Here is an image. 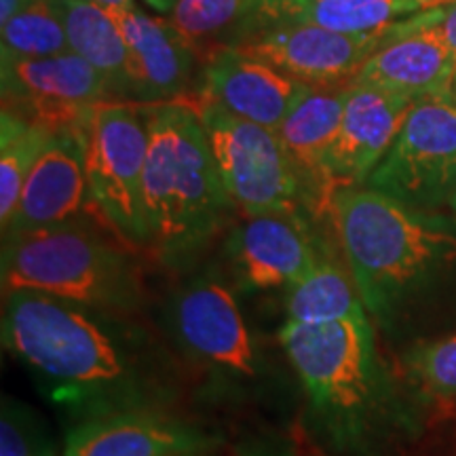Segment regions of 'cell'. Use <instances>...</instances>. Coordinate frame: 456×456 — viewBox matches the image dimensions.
Masks as SVG:
<instances>
[{
  "instance_id": "obj_10",
  "label": "cell",
  "mask_w": 456,
  "mask_h": 456,
  "mask_svg": "<svg viewBox=\"0 0 456 456\" xmlns=\"http://www.w3.org/2000/svg\"><path fill=\"white\" fill-rule=\"evenodd\" d=\"M0 70L3 106L53 131L78 129L91 108L110 95L102 74L70 51L49 57L3 55Z\"/></svg>"
},
{
  "instance_id": "obj_2",
  "label": "cell",
  "mask_w": 456,
  "mask_h": 456,
  "mask_svg": "<svg viewBox=\"0 0 456 456\" xmlns=\"http://www.w3.org/2000/svg\"><path fill=\"white\" fill-rule=\"evenodd\" d=\"M330 216L363 306L379 322H391L403 302L456 265L450 222L370 186L336 191Z\"/></svg>"
},
{
  "instance_id": "obj_20",
  "label": "cell",
  "mask_w": 456,
  "mask_h": 456,
  "mask_svg": "<svg viewBox=\"0 0 456 456\" xmlns=\"http://www.w3.org/2000/svg\"><path fill=\"white\" fill-rule=\"evenodd\" d=\"M420 13L412 0H294L254 9L232 43L273 26H317L342 34H372Z\"/></svg>"
},
{
  "instance_id": "obj_32",
  "label": "cell",
  "mask_w": 456,
  "mask_h": 456,
  "mask_svg": "<svg viewBox=\"0 0 456 456\" xmlns=\"http://www.w3.org/2000/svg\"><path fill=\"white\" fill-rule=\"evenodd\" d=\"M148 7H152L159 13H171V9L180 3V0H144Z\"/></svg>"
},
{
  "instance_id": "obj_25",
  "label": "cell",
  "mask_w": 456,
  "mask_h": 456,
  "mask_svg": "<svg viewBox=\"0 0 456 456\" xmlns=\"http://www.w3.org/2000/svg\"><path fill=\"white\" fill-rule=\"evenodd\" d=\"M256 0H180L169 21L192 47L235 32L252 13Z\"/></svg>"
},
{
  "instance_id": "obj_24",
  "label": "cell",
  "mask_w": 456,
  "mask_h": 456,
  "mask_svg": "<svg viewBox=\"0 0 456 456\" xmlns=\"http://www.w3.org/2000/svg\"><path fill=\"white\" fill-rule=\"evenodd\" d=\"M3 28V51L9 57H49L68 53L64 20L55 0H34Z\"/></svg>"
},
{
  "instance_id": "obj_33",
  "label": "cell",
  "mask_w": 456,
  "mask_h": 456,
  "mask_svg": "<svg viewBox=\"0 0 456 456\" xmlns=\"http://www.w3.org/2000/svg\"><path fill=\"white\" fill-rule=\"evenodd\" d=\"M277 3H294V0H256L254 9L266 7V4H277ZM254 9H252V11H254ZM243 21H245V20H243Z\"/></svg>"
},
{
  "instance_id": "obj_12",
  "label": "cell",
  "mask_w": 456,
  "mask_h": 456,
  "mask_svg": "<svg viewBox=\"0 0 456 456\" xmlns=\"http://www.w3.org/2000/svg\"><path fill=\"white\" fill-rule=\"evenodd\" d=\"M305 214L248 216L226 239V258L243 292L289 289L323 249Z\"/></svg>"
},
{
  "instance_id": "obj_30",
  "label": "cell",
  "mask_w": 456,
  "mask_h": 456,
  "mask_svg": "<svg viewBox=\"0 0 456 456\" xmlns=\"http://www.w3.org/2000/svg\"><path fill=\"white\" fill-rule=\"evenodd\" d=\"M419 11H436V9H448L456 4V0H412Z\"/></svg>"
},
{
  "instance_id": "obj_5",
  "label": "cell",
  "mask_w": 456,
  "mask_h": 456,
  "mask_svg": "<svg viewBox=\"0 0 456 456\" xmlns=\"http://www.w3.org/2000/svg\"><path fill=\"white\" fill-rule=\"evenodd\" d=\"M279 340L330 436L359 442L389 389L370 319L319 326L285 322Z\"/></svg>"
},
{
  "instance_id": "obj_13",
  "label": "cell",
  "mask_w": 456,
  "mask_h": 456,
  "mask_svg": "<svg viewBox=\"0 0 456 456\" xmlns=\"http://www.w3.org/2000/svg\"><path fill=\"white\" fill-rule=\"evenodd\" d=\"M444 9L397 21L351 85H366L420 100L452 94L454 55L442 30Z\"/></svg>"
},
{
  "instance_id": "obj_22",
  "label": "cell",
  "mask_w": 456,
  "mask_h": 456,
  "mask_svg": "<svg viewBox=\"0 0 456 456\" xmlns=\"http://www.w3.org/2000/svg\"><path fill=\"white\" fill-rule=\"evenodd\" d=\"M285 309L288 322L306 326L368 317L351 273L342 269L328 243L323 245L315 266L288 289Z\"/></svg>"
},
{
  "instance_id": "obj_31",
  "label": "cell",
  "mask_w": 456,
  "mask_h": 456,
  "mask_svg": "<svg viewBox=\"0 0 456 456\" xmlns=\"http://www.w3.org/2000/svg\"><path fill=\"white\" fill-rule=\"evenodd\" d=\"M91 3H95L98 7L106 11H118V9L129 7V4H134L135 0H91Z\"/></svg>"
},
{
  "instance_id": "obj_19",
  "label": "cell",
  "mask_w": 456,
  "mask_h": 456,
  "mask_svg": "<svg viewBox=\"0 0 456 456\" xmlns=\"http://www.w3.org/2000/svg\"><path fill=\"white\" fill-rule=\"evenodd\" d=\"M346 89L306 85L277 129L285 155L305 186L311 216L332 209L336 188L330 180L328 159L340 127Z\"/></svg>"
},
{
  "instance_id": "obj_17",
  "label": "cell",
  "mask_w": 456,
  "mask_h": 456,
  "mask_svg": "<svg viewBox=\"0 0 456 456\" xmlns=\"http://www.w3.org/2000/svg\"><path fill=\"white\" fill-rule=\"evenodd\" d=\"M127 49V98L167 104L178 98L195 68V47L169 17L148 15L138 4L110 11Z\"/></svg>"
},
{
  "instance_id": "obj_4",
  "label": "cell",
  "mask_w": 456,
  "mask_h": 456,
  "mask_svg": "<svg viewBox=\"0 0 456 456\" xmlns=\"http://www.w3.org/2000/svg\"><path fill=\"white\" fill-rule=\"evenodd\" d=\"M3 292H41L121 317L142 302L127 254L78 220L3 237Z\"/></svg>"
},
{
  "instance_id": "obj_6",
  "label": "cell",
  "mask_w": 456,
  "mask_h": 456,
  "mask_svg": "<svg viewBox=\"0 0 456 456\" xmlns=\"http://www.w3.org/2000/svg\"><path fill=\"white\" fill-rule=\"evenodd\" d=\"M81 135L91 201L125 243L151 248L144 205L148 131L142 112L102 102L91 108Z\"/></svg>"
},
{
  "instance_id": "obj_37",
  "label": "cell",
  "mask_w": 456,
  "mask_h": 456,
  "mask_svg": "<svg viewBox=\"0 0 456 456\" xmlns=\"http://www.w3.org/2000/svg\"><path fill=\"white\" fill-rule=\"evenodd\" d=\"M452 95H454V98H456V81L452 83Z\"/></svg>"
},
{
  "instance_id": "obj_26",
  "label": "cell",
  "mask_w": 456,
  "mask_h": 456,
  "mask_svg": "<svg viewBox=\"0 0 456 456\" xmlns=\"http://www.w3.org/2000/svg\"><path fill=\"white\" fill-rule=\"evenodd\" d=\"M408 370L425 395L456 397V334L410 353Z\"/></svg>"
},
{
  "instance_id": "obj_34",
  "label": "cell",
  "mask_w": 456,
  "mask_h": 456,
  "mask_svg": "<svg viewBox=\"0 0 456 456\" xmlns=\"http://www.w3.org/2000/svg\"><path fill=\"white\" fill-rule=\"evenodd\" d=\"M178 456H214L212 450H197V452H186V454H178Z\"/></svg>"
},
{
  "instance_id": "obj_7",
  "label": "cell",
  "mask_w": 456,
  "mask_h": 456,
  "mask_svg": "<svg viewBox=\"0 0 456 456\" xmlns=\"http://www.w3.org/2000/svg\"><path fill=\"white\" fill-rule=\"evenodd\" d=\"M195 110L235 208L245 216L311 214L305 186L277 131L232 117L208 102H199Z\"/></svg>"
},
{
  "instance_id": "obj_11",
  "label": "cell",
  "mask_w": 456,
  "mask_h": 456,
  "mask_svg": "<svg viewBox=\"0 0 456 456\" xmlns=\"http://www.w3.org/2000/svg\"><path fill=\"white\" fill-rule=\"evenodd\" d=\"M391 28L372 34H342L317 26H273L231 45L296 83L349 87Z\"/></svg>"
},
{
  "instance_id": "obj_18",
  "label": "cell",
  "mask_w": 456,
  "mask_h": 456,
  "mask_svg": "<svg viewBox=\"0 0 456 456\" xmlns=\"http://www.w3.org/2000/svg\"><path fill=\"white\" fill-rule=\"evenodd\" d=\"M201 83V102L273 131L306 87L232 45L209 53Z\"/></svg>"
},
{
  "instance_id": "obj_28",
  "label": "cell",
  "mask_w": 456,
  "mask_h": 456,
  "mask_svg": "<svg viewBox=\"0 0 456 456\" xmlns=\"http://www.w3.org/2000/svg\"><path fill=\"white\" fill-rule=\"evenodd\" d=\"M442 30L444 37L450 45V51L454 55V66H456V4L452 7L444 9V17H442ZM454 81H456V72H454Z\"/></svg>"
},
{
  "instance_id": "obj_1",
  "label": "cell",
  "mask_w": 456,
  "mask_h": 456,
  "mask_svg": "<svg viewBox=\"0 0 456 456\" xmlns=\"http://www.w3.org/2000/svg\"><path fill=\"white\" fill-rule=\"evenodd\" d=\"M121 315L41 292L4 294L3 345L47 380L51 395L94 416L148 406L152 372Z\"/></svg>"
},
{
  "instance_id": "obj_15",
  "label": "cell",
  "mask_w": 456,
  "mask_h": 456,
  "mask_svg": "<svg viewBox=\"0 0 456 456\" xmlns=\"http://www.w3.org/2000/svg\"><path fill=\"white\" fill-rule=\"evenodd\" d=\"M91 201L81 127L53 131L28 175L3 237L78 220Z\"/></svg>"
},
{
  "instance_id": "obj_21",
  "label": "cell",
  "mask_w": 456,
  "mask_h": 456,
  "mask_svg": "<svg viewBox=\"0 0 456 456\" xmlns=\"http://www.w3.org/2000/svg\"><path fill=\"white\" fill-rule=\"evenodd\" d=\"M64 20L68 49L102 74L110 95L127 98V49L110 11L91 0H55Z\"/></svg>"
},
{
  "instance_id": "obj_3",
  "label": "cell",
  "mask_w": 456,
  "mask_h": 456,
  "mask_svg": "<svg viewBox=\"0 0 456 456\" xmlns=\"http://www.w3.org/2000/svg\"><path fill=\"white\" fill-rule=\"evenodd\" d=\"M140 112L148 131L144 205L151 248L175 266L209 243L235 205L195 108L167 102Z\"/></svg>"
},
{
  "instance_id": "obj_38",
  "label": "cell",
  "mask_w": 456,
  "mask_h": 456,
  "mask_svg": "<svg viewBox=\"0 0 456 456\" xmlns=\"http://www.w3.org/2000/svg\"><path fill=\"white\" fill-rule=\"evenodd\" d=\"M32 3H34V0H32Z\"/></svg>"
},
{
  "instance_id": "obj_36",
  "label": "cell",
  "mask_w": 456,
  "mask_h": 456,
  "mask_svg": "<svg viewBox=\"0 0 456 456\" xmlns=\"http://www.w3.org/2000/svg\"><path fill=\"white\" fill-rule=\"evenodd\" d=\"M248 456H279V454H260L258 452V454H248Z\"/></svg>"
},
{
  "instance_id": "obj_16",
  "label": "cell",
  "mask_w": 456,
  "mask_h": 456,
  "mask_svg": "<svg viewBox=\"0 0 456 456\" xmlns=\"http://www.w3.org/2000/svg\"><path fill=\"white\" fill-rule=\"evenodd\" d=\"M212 446L199 427L142 406L91 416L70 431L61 456H178Z\"/></svg>"
},
{
  "instance_id": "obj_9",
  "label": "cell",
  "mask_w": 456,
  "mask_h": 456,
  "mask_svg": "<svg viewBox=\"0 0 456 456\" xmlns=\"http://www.w3.org/2000/svg\"><path fill=\"white\" fill-rule=\"evenodd\" d=\"M169 322L188 355L226 379L252 380L260 353L239 306L235 289L216 271H203L175 289Z\"/></svg>"
},
{
  "instance_id": "obj_35",
  "label": "cell",
  "mask_w": 456,
  "mask_h": 456,
  "mask_svg": "<svg viewBox=\"0 0 456 456\" xmlns=\"http://www.w3.org/2000/svg\"><path fill=\"white\" fill-rule=\"evenodd\" d=\"M450 205H452V209H454V214H456V191H454V195H452V201H450Z\"/></svg>"
},
{
  "instance_id": "obj_27",
  "label": "cell",
  "mask_w": 456,
  "mask_h": 456,
  "mask_svg": "<svg viewBox=\"0 0 456 456\" xmlns=\"http://www.w3.org/2000/svg\"><path fill=\"white\" fill-rule=\"evenodd\" d=\"M0 456H55L37 414L11 397L3 399Z\"/></svg>"
},
{
  "instance_id": "obj_14",
  "label": "cell",
  "mask_w": 456,
  "mask_h": 456,
  "mask_svg": "<svg viewBox=\"0 0 456 456\" xmlns=\"http://www.w3.org/2000/svg\"><path fill=\"white\" fill-rule=\"evenodd\" d=\"M416 100L391 91L349 85L328 171L336 191L363 186L379 167Z\"/></svg>"
},
{
  "instance_id": "obj_23",
  "label": "cell",
  "mask_w": 456,
  "mask_h": 456,
  "mask_svg": "<svg viewBox=\"0 0 456 456\" xmlns=\"http://www.w3.org/2000/svg\"><path fill=\"white\" fill-rule=\"evenodd\" d=\"M53 129L3 106L0 117V226H7L21 191Z\"/></svg>"
},
{
  "instance_id": "obj_8",
  "label": "cell",
  "mask_w": 456,
  "mask_h": 456,
  "mask_svg": "<svg viewBox=\"0 0 456 456\" xmlns=\"http://www.w3.org/2000/svg\"><path fill=\"white\" fill-rule=\"evenodd\" d=\"M363 186L410 208L433 212L456 191V98L436 94L416 100L395 142Z\"/></svg>"
},
{
  "instance_id": "obj_29",
  "label": "cell",
  "mask_w": 456,
  "mask_h": 456,
  "mask_svg": "<svg viewBox=\"0 0 456 456\" xmlns=\"http://www.w3.org/2000/svg\"><path fill=\"white\" fill-rule=\"evenodd\" d=\"M30 3L32 0H0V26H4L15 15H20Z\"/></svg>"
}]
</instances>
